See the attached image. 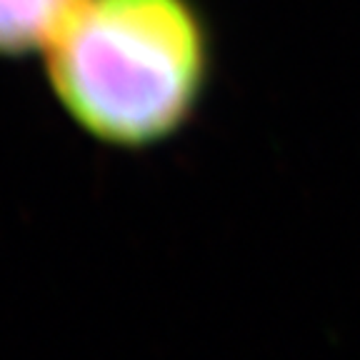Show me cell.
<instances>
[{"label":"cell","mask_w":360,"mask_h":360,"mask_svg":"<svg viewBox=\"0 0 360 360\" xmlns=\"http://www.w3.org/2000/svg\"><path fill=\"white\" fill-rule=\"evenodd\" d=\"M83 0H0V53L51 45Z\"/></svg>","instance_id":"obj_2"},{"label":"cell","mask_w":360,"mask_h":360,"mask_svg":"<svg viewBox=\"0 0 360 360\" xmlns=\"http://www.w3.org/2000/svg\"><path fill=\"white\" fill-rule=\"evenodd\" d=\"M48 48L63 105L118 146L175 133L208 75V38L188 0H83Z\"/></svg>","instance_id":"obj_1"}]
</instances>
